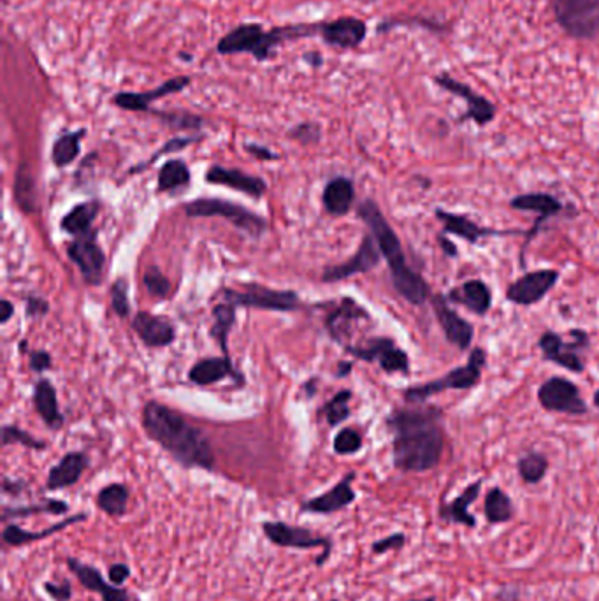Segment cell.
Wrapping results in <instances>:
<instances>
[{"label": "cell", "mask_w": 599, "mask_h": 601, "mask_svg": "<svg viewBox=\"0 0 599 601\" xmlns=\"http://www.w3.org/2000/svg\"><path fill=\"white\" fill-rule=\"evenodd\" d=\"M50 366V354H46V352H32V354H30V368H32V370L39 373V371L48 370Z\"/></svg>", "instance_id": "54"}, {"label": "cell", "mask_w": 599, "mask_h": 601, "mask_svg": "<svg viewBox=\"0 0 599 601\" xmlns=\"http://www.w3.org/2000/svg\"><path fill=\"white\" fill-rule=\"evenodd\" d=\"M143 426L153 442L159 443L181 466L201 470L215 468V456L208 438L190 426L180 413L152 401L145 406Z\"/></svg>", "instance_id": "2"}, {"label": "cell", "mask_w": 599, "mask_h": 601, "mask_svg": "<svg viewBox=\"0 0 599 601\" xmlns=\"http://www.w3.org/2000/svg\"><path fill=\"white\" fill-rule=\"evenodd\" d=\"M48 310V305L44 299H29V305H27V313L30 317H37V315H43Z\"/></svg>", "instance_id": "55"}, {"label": "cell", "mask_w": 599, "mask_h": 601, "mask_svg": "<svg viewBox=\"0 0 599 601\" xmlns=\"http://www.w3.org/2000/svg\"><path fill=\"white\" fill-rule=\"evenodd\" d=\"M67 512H69V505L65 501L46 500L43 503H39V505H25V507L18 508L4 507L2 521L23 519V517L36 514L64 515Z\"/></svg>", "instance_id": "40"}, {"label": "cell", "mask_w": 599, "mask_h": 601, "mask_svg": "<svg viewBox=\"0 0 599 601\" xmlns=\"http://www.w3.org/2000/svg\"><path fill=\"white\" fill-rule=\"evenodd\" d=\"M394 466L403 473H426L440 464L445 449L443 412L436 406L399 408L389 417Z\"/></svg>", "instance_id": "1"}, {"label": "cell", "mask_w": 599, "mask_h": 601, "mask_svg": "<svg viewBox=\"0 0 599 601\" xmlns=\"http://www.w3.org/2000/svg\"><path fill=\"white\" fill-rule=\"evenodd\" d=\"M448 299L455 305L466 306L470 312L484 317L492 306V292L487 283L482 280H470L462 283L461 287L448 292Z\"/></svg>", "instance_id": "27"}, {"label": "cell", "mask_w": 599, "mask_h": 601, "mask_svg": "<svg viewBox=\"0 0 599 601\" xmlns=\"http://www.w3.org/2000/svg\"><path fill=\"white\" fill-rule=\"evenodd\" d=\"M132 327L148 347H167L176 338L173 324L164 317H157L152 313H138L136 319L132 320Z\"/></svg>", "instance_id": "24"}, {"label": "cell", "mask_w": 599, "mask_h": 601, "mask_svg": "<svg viewBox=\"0 0 599 601\" xmlns=\"http://www.w3.org/2000/svg\"><path fill=\"white\" fill-rule=\"evenodd\" d=\"M350 398H352L350 391H343L340 392V394H336V396L332 398L331 403L325 405V417H327L331 426H338L343 420L348 419V415H350L348 401H350Z\"/></svg>", "instance_id": "44"}, {"label": "cell", "mask_w": 599, "mask_h": 601, "mask_svg": "<svg viewBox=\"0 0 599 601\" xmlns=\"http://www.w3.org/2000/svg\"><path fill=\"white\" fill-rule=\"evenodd\" d=\"M434 83L443 90H447L448 94L455 95L466 102L468 109H466V115L462 116V120H473L478 127H485L496 118V113H498L496 106L487 97L475 92L470 85L455 80L447 73L438 74L434 78Z\"/></svg>", "instance_id": "11"}, {"label": "cell", "mask_w": 599, "mask_h": 601, "mask_svg": "<svg viewBox=\"0 0 599 601\" xmlns=\"http://www.w3.org/2000/svg\"><path fill=\"white\" fill-rule=\"evenodd\" d=\"M225 299L234 306L246 308H259L269 312H292L299 306V297L290 290H271L260 285L248 287L245 292L225 290Z\"/></svg>", "instance_id": "10"}, {"label": "cell", "mask_w": 599, "mask_h": 601, "mask_svg": "<svg viewBox=\"0 0 599 601\" xmlns=\"http://www.w3.org/2000/svg\"><path fill=\"white\" fill-rule=\"evenodd\" d=\"M368 319V312L362 306L357 305L354 299L345 297L341 301V305L338 306V310L327 319V326H329V331H331L334 340L343 341L350 333L348 327L352 326L357 320Z\"/></svg>", "instance_id": "30"}, {"label": "cell", "mask_w": 599, "mask_h": 601, "mask_svg": "<svg viewBox=\"0 0 599 601\" xmlns=\"http://www.w3.org/2000/svg\"><path fill=\"white\" fill-rule=\"evenodd\" d=\"M65 563H67V568L74 573V577L80 580L81 586L92 593L101 594L102 601H132L130 594L125 589L104 579L102 573L95 566L87 565L76 558H67Z\"/></svg>", "instance_id": "20"}, {"label": "cell", "mask_w": 599, "mask_h": 601, "mask_svg": "<svg viewBox=\"0 0 599 601\" xmlns=\"http://www.w3.org/2000/svg\"><path fill=\"white\" fill-rule=\"evenodd\" d=\"M482 491V480L473 482L452 501H441L440 519L443 522L461 524L466 528H477V519L471 514L470 507L478 500Z\"/></svg>", "instance_id": "22"}, {"label": "cell", "mask_w": 599, "mask_h": 601, "mask_svg": "<svg viewBox=\"0 0 599 601\" xmlns=\"http://www.w3.org/2000/svg\"><path fill=\"white\" fill-rule=\"evenodd\" d=\"M108 575L111 584L122 587L130 577V568L127 565H123V563H115V565L109 566Z\"/></svg>", "instance_id": "53"}, {"label": "cell", "mask_w": 599, "mask_h": 601, "mask_svg": "<svg viewBox=\"0 0 599 601\" xmlns=\"http://www.w3.org/2000/svg\"><path fill=\"white\" fill-rule=\"evenodd\" d=\"M34 405H36L37 413L43 417L44 422L51 429L62 428L64 417H62V413L58 410L57 392H55L53 385L48 380H41L36 385Z\"/></svg>", "instance_id": "33"}, {"label": "cell", "mask_w": 599, "mask_h": 601, "mask_svg": "<svg viewBox=\"0 0 599 601\" xmlns=\"http://www.w3.org/2000/svg\"><path fill=\"white\" fill-rule=\"evenodd\" d=\"M355 190L348 178H334L324 190L325 210L332 215H347L354 203Z\"/></svg>", "instance_id": "32"}, {"label": "cell", "mask_w": 599, "mask_h": 601, "mask_svg": "<svg viewBox=\"0 0 599 601\" xmlns=\"http://www.w3.org/2000/svg\"><path fill=\"white\" fill-rule=\"evenodd\" d=\"M71 261L80 268L85 282L90 285H99L102 282V271H104V252L95 243V234H87L76 238L67 250Z\"/></svg>", "instance_id": "17"}, {"label": "cell", "mask_w": 599, "mask_h": 601, "mask_svg": "<svg viewBox=\"0 0 599 601\" xmlns=\"http://www.w3.org/2000/svg\"><path fill=\"white\" fill-rule=\"evenodd\" d=\"M22 487V482H11L9 478H4V482H2V489H4V493L11 494V496H16V494H20V491H22Z\"/></svg>", "instance_id": "57"}, {"label": "cell", "mask_w": 599, "mask_h": 601, "mask_svg": "<svg viewBox=\"0 0 599 601\" xmlns=\"http://www.w3.org/2000/svg\"><path fill=\"white\" fill-rule=\"evenodd\" d=\"M188 182H190V171L183 160H167L159 171L160 192L185 187Z\"/></svg>", "instance_id": "41"}, {"label": "cell", "mask_w": 599, "mask_h": 601, "mask_svg": "<svg viewBox=\"0 0 599 601\" xmlns=\"http://www.w3.org/2000/svg\"><path fill=\"white\" fill-rule=\"evenodd\" d=\"M331 601H338V600H331Z\"/></svg>", "instance_id": "63"}, {"label": "cell", "mask_w": 599, "mask_h": 601, "mask_svg": "<svg viewBox=\"0 0 599 601\" xmlns=\"http://www.w3.org/2000/svg\"><path fill=\"white\" fill-rule=\"evenodd\" d=\"M405 544V533L397 531V533H392V535L376 540L375 544L371 545V551H373V554H376V556H380V554H387V552L401 551V549L405 547Z\"/></svg>", "instance_id": "48"}, {"label": "cell", "mask_w": 599, "mask_h": 601, "mask_svg": "<svg viewBox=\"0 0 599 601\" xmlns=\"http://www.w3.org/2000/svg\"><path fill=\"white\" fill-rule=\"evenodd\" d=\"M304 60H306V62H310V66L313 67H320L322 66V62H324V60H322V57H320L318 53H315V51H311V53H306V57H304Z\"/></svg>", "instance_id": "60"}, {"label": "cell", "mask_w": 599, "mask_h": 601, "mask_svg": "<svg viewBox=\"0 0 599 601\" xmlns=\"http://www.w3.org/2000/svg\"><path fill=\"white\" fill-rule=\"evenodd\" d=\"M145 285L148 292L157 299H164V297L169 296V290H171V283L157 268H150L146 271Z\"/></svg>", "instance_id": "47"}, {"label": "cell", "mask_w": 599, "mask_h": 601, "mask_svg": "<svg viewBox=\"0 0 599 601\" xmlns=\"http://www.w3.org/2000/svg\"><path fill=\"white\" fill-rule=\"evenodd\" d=\"M190 380L197 385L217 384L225 377L238 378V373L232 368L231 359L222 357V359H204L192 366L188 373Z\"/></svg>", "instance_id": "31"}, {"label": "cell", "mask_w": 599, "mask_h": 601, "mask_svg": "<svg viewBox=\"0 0 599 601\" xmlns=\"http://www.w3.org/2000/svg\"><path fill=\"white\" fill-rule=\"evenodd\" d=\"M87 517V514L71 515V517H67L64 521L57 522V524H53L50 528L41 529V531H27V529H23L22 526H18V524L13 522V524H8L4 528V531H2V540L9 547H23V545L34 544V542H39V540H46L50 536L57 535V533L64 531L69 526H73V524L87 521Z\"/></svg>", "instance_id": "23"}, {"label": "cell", "mask_w": 599, "mask_h": 601, "mask_svg": "<svg viewBox=\"0 0 599 601\" xmlns=\"http://www.w3.org/2000/svg\"><path fill=\"white\" fill-rule=\"evenodd\" d=\"M206 180L210 183H217V185L231 187V189L243 192L250 197H262L268 189L264 180H260L257 176H250L239 169H225L222 166L211 167L206 174Z\"/></svg>", "instance_id": "25"}, {"label": "cell", "mask_w": 599, "mask_h": 601, "mask_svg": "<svg viewBox=\"0 0 599 601\" xmlns=\"http://www.w3.org/2000/svg\"><path fill=\"white\" fill-rule=\"evenodd\" d=\"M485 364H487V354H485L484 348H473L468 363L459 366V368H454L445 377L408 389L405 392V399L410 403H424L426 399L436 396L440 392L473 389L482 378V370H484Z\"/></svg>", "instance_id": "5"}, {"label": "cell", "mask_w": 599, "mask_h": 601, "mask_svg": "<svg viewBox=\"0 0 599 601\" xmlns=\"http://www.w3.org/2000/svg\"><path fill=\"white\" fill-rule=\"evenodd\" d=\"M85 134H87V131L80 129V131L69 132V134L60 136V138L55 141L53 150H51L53 164L57 167H65L78 159L81 150V138H83Z\"/></svg>", "instance_id": "37"}, {"label": "cell", "mask_w": 599, "mask_h": 601, "mask_svg": "<svg viewBox=\"0 0 599 601\" xmlns=\"http://www.w3.org/2000/svg\"><path fill=\"white\" fill-rule=\"evenodd\" d=\"M195 141H197V138L171 139V141H167L166 145L160 148L159 152L153 155L152 159H150V162H153V160L155 159H159L160 155H166V153L178 152V150H183V148H187L188 145H192V143H195ZM150 162H148V164H150ZM148 164H146V166H148ZM145 167H143V169H145Z\"/></svg>", "instance_id": "52"}, {"label": "cell", "mask_w": 599, "mask_h": 601, "mask_svg": "<svg viewBox=\"0 0 599 601\" xmlns=\"http://www.w3.org/2000/svg\"><path fill=\"white\" fill-rule=\"evenodd\" d=\"M246 150L262 160L278 159V155H275L271 150H268L266 146L248 145L246 146Z\"/></svg>", "instance_id": "56"}, {"label": "cell", "mask_w": 599, "mask_h": 601, "mask_svg": "<svg viewBox=\"0 0 599 601\" xmlns=\"http://www.w3.org/2000/svg\"><path fill=\"white\" fill-rule=\"evenodd\" d=\"M111 305L120 317L129 315V297H127V283L123 280H116L111 287Z\"/></svg>", "instance_id": "49"}, {"label": "cell", "mask_w": 599, "mask_h": 601, "mask_svg": "<svg viewBox=\"0 0 599 601\" xmlns=\"http://www.w3.org/2000/svg\"><path fill=\"white\" fill-rule=\"evenodd\" d=\"M359 217L371 229V236L375 238L376 245L387 259L392 283L399 296L405 297L412 305H424L429 297V285L415 269L408 266L401 241L383 217L380 208L373 201H366L359 206Z\"/></svg>", "instance_id": "3"}, {"label": "cell", "mask_w": 599, "mask_h": 601, "mask_svg": "<svg viewBox=\"0 0 599 601\" xmlns=\"http://www.w3.org/2000/svg\"><path fill=\"white\" fill-rule=\"evenodd\" d=\"M436 218L443 224V232L454 234L457 238L464 239L468 243H478L480 239L487 236H498V234H508V232L496 231V229H485L475 224L473 220L466 215L459 213H450V211L436 210Z\"/></svg>", "instance_id": "28"}, {"label": "cell", "mask_w": 599, "mask_h": 601, "mask_svg": "<svg viewBox=\"0 0 599 601\" xmlns=\"http://www.w3.org/2000/svg\"><path fill=\"white\" fill-rule=\"evenodd\" d=\"M320 36L325 44L340 50L359 48L368 36V25L355 16H340L332 22H322Z\"/></svg>", "instance_id": "16"}, {"label": "cell", "mask_w": 599, "mask_h": 601, "mask_svg": "<svg viewBox=\"0 0 599 601\" xmlns=\"http://www.w3.org/2000/svg\"><path fill=\"white\" fill-rule=\"evenodd\" d=\"M380 254L382 252L376 245L375 238L364 236L357 254L345 264L325 269L324 280L325 282H340V280H347L350 276L359 275V273H368V271L378 266Z\"/></svg>", "instance_id": "19"}, {"label": "cell", "mask_w": 599, "mask_h": 601, "mask_svg": "<svg viewBox=\"0 0 599 601\" xmlns=\"http://www.w3.org/2000/svg\"><path fill=\"white\" fill-rule=\"evenodd\" d=\"M592 401H594V405L598 406L599 408V389L598 391L594 392V396H592Z\"/></svg>", "instance_id": "61"}, {"label": "cell", "mask_w": 599, "mask_h": 601, "mask_svg": "<svg viewBox=\"0 0 599 601\" xmlns=\"http://www.w3.org/2000/svg\"><path fill=\"white\" fill-rule=\"evenodd\" d=\"M44 591L55 601H69L73 598V587L69 584V580L44 582Z\"/></svg>", "instance_id": "51"}, {"label": "cell", "mask_w": 599, "mask_h": 601, "mask_svg": "<svg viewBox=\"0 0 599 601\" xmlns=\"http://www.w3.org/2000/svg\"><path fill=\"white\" fill-rule=\"evenodd\" d=\"M438 241H440V247L445 254L450 255V257H455L457 255V248L448 241L447 238H443V236H438Z\"/></svg>", "instance_id": "59"}, {"label": "cell", "mask_w": 599, "mask_h": 601, "mask_svg": "<svg viewBox=\"0 0 599 601\" xmlns=\"http://www.w3.org/2000/svg\"><path fill=\"white\" fill-rule=\"evenodd\" d=\"M320 23H296L275 29L264 30L260 23H241L227 32L217 44L220 55L250 53L257 62H268L276 48L290 41L320 34Z\"/></svg>", "instance_id": "4"}, {"label": "cell", "mask_w": 599, "mask_h": 601, "mask_svg": "<svg viewBox=\"0 0 599 601\" xmlns=\"http://www.w3.org/2000/svg\"><path fill=\"white\" fill-rule=\"evenodd\" d=\"M348 352L359 357L362 361L376 363L382 366L385 373H408L410 371V359L405 350L396 347L394 341L389 338H375L368 341L364 347H348Z\"/></svg>", "instance_id": "14"}, {"label": "cell", "mask_w": 599, "mask_h": 601, "mask_svg": "<svg viewBox=\"0 0 599 601\" xmlns=\"http://www.w3.org/2000/svg\"><path fill=\"white\" fill-rule=\"evenodd\" d=\"M354 480L355 473H348L347 477L341 478L340 482L332 487V489H329L327 493L304 501L303 505H301V510L318 515H331L340 512V510H345L357 498V494L352 489V482Z\"/></svg>", "instance_id": "21"}, {"label": "cell", "mask_w": 599, "mask_h": 601, "mask_svg": "<svg viewBox=\"0 0 599 601\" xmlns=\"http://www.w3.org/2000/svg\"><path fill=\"white\" fill-rule=\"evenodd\" d=\"M362 447V436L355 429H343L334 438V452L340 456H350L359 452Z\"/></svg>", "instance_id": "45"}, {"label": "cell", "mask_w": 599, "mask_h": 601, "mask_svg": "<svg viewBox=\"0 0 599 601\" xmlns=\"http://www.w3.org/2000/svg\"><path fill=\"white\" fill-rule=\"evenodd\" d=\"M188 217H222L229 220L232 225L239 229L259 236L266 229L264 218L255 215L252 211L246 210L243 206L222 201V199H197L185 206Z\"/></svg>", "instance_id": "8"}, {"label": "cell", "mask_w": 599, "mask_h": 601, "mask_svg": "<svg viewBox=\"0 0 599 601\" xmlns=\"http://www.w3.org/2000/svg\"><path fill=\"white\" fill-rule=\"evenodd\" d=\"M88 459L83 452H69L62 457L60 463L51 468L46 487L50 491H60L71 487L80 480L83 471L87 468Z\"/></svg>", "instance_id": "29"}, {"label": "cell", "mask_w": 599, "mask_h": 601, "mask_svg": "<svg viewBox=\"0 0 599 601\" xmlns=\"http://www.w3.org/2000/svg\"><path fill=\"white\" fill-rule=\"evenodd\" d=\"M99 203H83L78 204L76 208L69 211L62 220V229L69 234H73L76 238L92 234V225H94L95 217L99 213Z\"/></svg>", "instance_id": "34"}, {"label": "cell", "mask_w": 599, "mask_h": 601, "mask_svg": "<svg viewBox=\"0 0 599 601\" xmlns=\"http://www.w3.org/2000/svg\"><path fill=\"white\" fill-rule=\"evenodd\" d=\"M589 345V338L584 331L573 329L570 333V341H564L563 336L557 333L547 331L540 336L538 347L542 350L545 359L550 363H556L564 370L573 371V373H582L584 363L580 359L578 352L584 350Z\"/></svg>", "instance_id": "9"}, {"label": "cell", "mask_w": 599, "mask_h": 601, "mask_svg": "<svg viewBox=\"0 0 599 601\" xmlns=\"http://www.w3.org/2000/svg\"><path fill=\"white\" fill-rule=\"evenodd\" d=\"M431 305H433L434 315L440 324L443 333L447 336V340L459 348V350H468L473 341V326L468 320L462 319L461 315L448 306L447 297L436 294L431 297Z\"/></svg>", "instance_id": "18"}, {"label": "cell", "mask_w": 599, "mask_h": 601, "mask_svg": "<svg viewBox=\"0 0 599 601\" xmlns=\"http://www.w3.org/2000/svg\"><path fill=\"white\" fill-rule=\"evenodd\" d=\"M557 280L559 271L556 269H536L515 280L506 290V299L515 305H536L556 287Z\"/></svg>", "instance_id": "13"}, {"label": "cell", "mask_w": 599, "mask_h": 601, "mask_svg": "<svg viewBox=\"0 0 599 601\" xmlns=\"http://www.w3.org/2000/svg\"><path fill=\"white\" fill-rule=\"evenodd\" d=\"M412 601H436V598H433V596H429V598H420V600H412Z\"/></svg>", "instance_id": "62"}, {"label": "cell", "mask_w": 599, "mask_h": 601, "mask_svg": "<svg viewBox=\"0 0 599 601\" xmlns=\"http://www.w3.org/2000/svg\"><path fill=\"white\" fill-rule=\"evenodd\" d=\"M213 317H215V324H213V329H211V336L220 343V347L224 350L225 357L231 359V357H229V347H227V338H229V333H231V327L234 326V322H236V310H234V305H231V303L218 305L217 308L213 310Z\"/></svg>", "instance_id": "39"}, {"label": "cell", "mask_w": 599, "mask_h": 601, "mask_svg": "<svg viewBox=\"0 0 599 601\" xmlns=\"http://www.w3.org/2000/svg\"><path fill=\"white\" fill-rule=\"evenodd\" d=\"M510 206H512L513 210L533 211V213L540 215L538 220H536L533 231L527 236V241L533 238L536 232L540 231V225L547 218L556 217V215H559L564 210V206L559 199L550 196V194H545V192H533V194H522V196L513 197L512 201H510Z\"/></svg>", "instance_id": "26"}, {"label": "cell", "mask_w": 599, "mask_h": 601, "mask_svg": "<svg viewBox=\"0 0 599 601\" xmlns=\"http://www.w3.org/2000/svg\"><path fill=\"white\" fill-rule=\"evenodd\" d=\"M34 189L36 187H34L32 174L25 169V166L20 167L16 174L15 196L16 201L25 211H34V203H36V190Z\"/></svg>", "instance_id": "43"}, {"label": "cell", "mask_w": 599, "mask_h": 601, "mask_svg": "<svg viewBox=\"0 0 599 601\" xmlns=\"http://www.w3.org/2000/svg\"><path fill=\"white\" fill-rule=\"evenodd\" d=\"M2 442L4 445H11V443H22L23 447H29V449L41 450L46 447V443L41 440H36L34 436H30L29 433H25L20 428L15 426H6L2 431Z\"/></svg>", "instance_id": "46"}, {"label": "cell", "mask_w": 599, "mask_h": 601, "mask_svg": "<svg viewBox=\"0 0 599 601\" xmlns=\"http://www.w3.org/2000/svg\"><path fill=\"white\" fill-rule=\"evenodd\" d=\"M517 470L526 484L536 486L542 482L549 471V459L540 452H527L526 456L520 457Z\"/></svg>", "instance_id": "38"}, {"label": "cell", "mask_w": 599, "mask_h": 601, "mask_svg": "<svg viewBox=\"0 0 599 601\" xmlns=\"http://www.w3.org/2000/svg\"><path fill=\"white\" fill-rule=\"evenodd\" d=\"M264 536L271 544L283 547V549H299V551H310L315 547L322 549V554L317 558V566H324L331 556L332 540L327 536H320L308 528L292 526L287 522L269 521L262 524Z\"/></svg>", "instance_id": "7"}, {"label": "cell", "mask_w": 599, "mask_h": 601, "mask_svg": "<svg viewBox=\"0 0 599 601\" xmlns=\"http://www.w3.org/2000/svg\"><path fill=\"white\" fill-rule=\"evenodd\" d=\"M97 507L109 517H122L127 512L129 489L123 484H109L97 494Z\"/></svg>", "instance_id": "36"}, {"label": "cell", "mask_w": 599, "mask_h": 601, "mask_svg": "<svg viewBox=\"0 0 599 601\" xmlns=\"http://www.w3.org/2000/svg\"><path fill=\"white\" fill-rule=\"evenodd\" d=\"M290 138L296 139L303 145L317 143L320 139V127L317 124H311V122H304V124L297 125L290 131Z\"/></svg>", "instance_id": "50"}, {"label": "cell", "mask_w": 599, "mask_h": 601, "mask_svg": "<svg viewBox=\"0 0 599 601\" xmlns=\"http://www.w3.org/2000/svg\"><path fill=\"white\" fill-rule=\"evenodd\" d=\"M484 514L491 524H506L512 521L515 515L512 498L501 487H492L491 491L485 494Z\"/></svg>", "instance_id": "35"}, {"label": "cell", "mask_w": 599, "mask_h": 601, "mask_svg": "<svg viewBox=\"0 0 599 601\" xmlns=\"http://www.w3.org/2000/svg\"><path fill=\"white\" fill-rule=\"evenodd\" d=\"M540 405L549 412L585 415L587 405L580 396L577 385L563 377L549 378L538 391Z\"/></svg>", "instance_id": "12"}, {"label": "cell", "mask_w": 599, "mask_h": 601, "mask_svg": "<svg viewBox=\"0 0 599 601\" xmlns=\"http://www.w3.org/2000/svg\"><path fill=\"white\" fill-rule=\"evenodd\" d=\"M150 113L157 116L160 122H164V124L173 127V129H178V131H195V129H201L204 124L201 116L192 115L187 111H155V109H150Z\"/></svg>", "instance_id": "42"}, {"label": "cell", "mask_w": 599, "mask_h": 601, "mask_svg": "<svg viewBox=\"0 0 599 601\" xmlns=\"http://www.w3.org/2000/svg\"><path fill=\"white\" fill-rule=\"evenodd\" d=\"M0 308H2V312H0V315H2V322L6 324V322L11 319V315H13V310H15V308L9 303L8 299H4V301L0 303Z\"/></svg>", "instance_id": "58"}, {"label": "cell", "mask_w": 599, "mask_h": 601, "mask_svg": "<svg viewBox=\"0 0 599 601\" xmlns=\"http://www.w3.org/2000/svg\"><path fill=\"white\" fill-rule=\"evenodd\" d=\"M190 81L192 80L188 76H176V78L164 81L159 87L146 90V92H118L113 97V104L116 108L125 109V111L150 113V109H152L150 106L153 102L183 92L190 85Z\"/></svg>", "instance_id": "15"}, {"label": "cell", "mask_w": 599, "mask_h": 601, "mask_svg": "<svg viewBox=\"0 0 599 601\" xmlns=\"http://www.w3.org/2000/svg\"><path fill=\"white\" fill-rule=\"evenodd\" d=\"M557 25L577 41L599 39V0H550Z\"/></svg>", "instance_id": "6"}]
</instances>
